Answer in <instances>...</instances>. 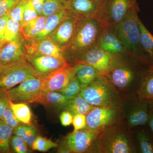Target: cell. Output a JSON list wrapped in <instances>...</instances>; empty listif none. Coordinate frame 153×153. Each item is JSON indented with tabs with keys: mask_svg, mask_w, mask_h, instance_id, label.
<instances>
[{
	"mask_svg": "<svg viewBox=\"0 0 153 153\" xmlns=\"http://www.w3.org/2000/svg\"><path fill=\"white\" fill-rule=\"evenodd\" d=\"M132 129L125 119L104 129L97 139L95 152L137 153Z\"/></svg>",
	"mask_w": 153,
	"mask_h": 153,
	"instance_id": "1",
	"label": "cell"
},
{
	"mask_svg": "<svg viewBox=\"0 0 153 153\" xmlns=\"http://www.w3.org/2000/svg\"><path fill=\"white\" fill-rule=\"evenodd\" d=\"M102 30L94 18L79 20L72 39L63 50L66 60L73 63L89 49L98 46Z\"/></svg>",
	"mask_w": 153,
	"mask_h": 153,
	"instance_id": "2",
	"label": "cell"
},
{
	"mask_svg": "<svg viewBox=\"0 0 153 153\" xmlns=\"http://www.w3.org/2000/svg\"><path fill=\"white\" fill-rule=\"evenodd\" d=\"M136 2L125 18L114 31L125 47L127 56L132 58L144 66H149L146 57L141 45L139 26L138 12Z\"/></svg>",
	"mask_w": 153,
	"mask_h": 153,
	"instance_id": "3",
	"label": "cell"
},
{
	"mask_svg": "<svg viewBox=\"0 0 153 153\" xmlns=\"http://www.w3.org/2000/svg\"><path fill=\"white\" fill-rule=\"evenodd\" d=\"M80 95L94 106L120 109L123 106V95L104 76L100 75L91 84L81 89Z\"/></svg>",
	"mask_w": 153,
	"mask_h": 153,
	"instance_id": "4",
	"label": "cell"
},
{
	"mask_svg": "<svg viewBox=\"0 0 153 153\" xmlns=\"http://www.w3.org/2000/svg\"><path fill=\"white\" fill-rule=\"evenodd\" d=\"M126 57L116 55L109 71L104 76L120 93L134 89L136 91L144 71L140 73L135 65L126 59Z\"/></svg>",
	"mask_w": 153,
	"mask_h": 153,
	"instance_id": "5",
	"label": "cell"
},
{
	"mask_svg": "<svg viewBox=\"0 0 153 153\" xmlns=\"http://www.w3.org/2000/svg\"><path fill=\"white\" fill-rule=\"evenodd\" d=\"M137 0H105L94 18L102 28L114 30L125 18Z\"/></svg>",
	"mask_w": 153,
	"mask_h": 153,
	"instance_id": "6",
	"label": "cell"
},
{
	"mask_svg": "<svg viewBox=\"0 0 153 153\" xmlns=\"http://www.w3.org/2000/svg\"><path fill=\"white\" fill-rule=\"evenodd\" d=\"M125 119L123 108L115 109L94 106L86 115V126L83 129L100 132L109 126Z\"/></svg>",
	"mask_w": 153,
	"mask_h": 153,
	"instance_id": "7",
	"label": "cell"
},
{
	"mask_svg": "<svg viewBox=\"0 0 153 153\" xmlns=\"http://www.w3.org/2000/svg\"><path fill=\"white\" fill-rule=\"evenodd\" d=\"M40 76L27 60L1 68L0 71V89L9 91L27 79Z\"/></svg>",
	"mask_w": 153,
	"mask_h": 153,
	"instance_id": "8",
	"label": "cell"
},
{
	"mask_svg": "<svg viewBox=\"0 0 153 153\" xmlns=\"http://www.w3.org/2000/svg\"><path fill=\"white\" fill-rule=\"evenodd\" d=\"M116 56L97 46L76 58L73 63L89 65L95 68L100 75L105 76L109 71Z\"/></svg>",
	"mask_w": 153,
	"mask_h": 153,
	"instance_id": "9",
	"label": "cell"
},
{
	"mask_svg": "<svg viewBox=\"0 0 153 153\" xmlns=\"http://www.w3.org/2000/svg\"><path fill=\"white\" fill-rule=\"evenodd\" d=\"M100 132L85 129L73 132L65 138L63 147L69 153L95 152L96 142Z\"/></svg>",
	"mask_w": 153,
	"mask_h": 153,
	"instance_id": "10",
	"label": "cell"
},
{
	"mask_svg": "<svg viewBox=\"0 0 153 153\" xmlns=\"http://www.w3.org/2000/svg\"><path fill=\"white\" fill-rule=\"evenodd\" d=\"M41 85L42 77L41 76L27 79L18 86L8 91L10 99L16 103L36 102L42 91Z\"/></svg>",
	"mask_w": 153,
	"mask_h": 153,
	"instance_id": "11",
	"label": "cell"
},
{
	"mask_svg": "<svg viewBox=\"0 0 153 153\" xmlns=\"http://www.w3.org/2000/svg\"><path fill=\"white\" fill-rule=\"evenodd\" d=\"M27 60L22 35L16 40L4 44L0 49V68L16 65Z\"/></svg>",
	"mask_w": 153,
	"mask_h": 153,
	"instance_id": "12",
	"label": "cell"
},
{
	"mask_svg": "<svg viewBox=\"0 0 153 153\" xmlns=\"http://www.w3.org/2000/svg\"><path fill=\"white\" fill-rule=\"evenodd\" d=\"M76 66H68L42 77V91H60L75 76Z\"/></svg>",
	"mask_w": 153,
	"mask_h": 153,
	"instance_id": "13",
	"label": "cell"
},
{
	"mask_svg": "<svg viewBox=\"0 0 153 153\" xmlns=\"http://www.w3.org/2000/svg\"><path fill=\"white\" fill-rule=\"evenodd\" d=\"M31 66L41 77L47 76L69 65L66 59L35 54L28 57Z\"/></svg>",
	"mask_w": 153,
	"mask_h": 153,
	"instance_id": "14",
	"label": "cell"
},
{
	"mask_svg": "<svg viewBox=\"0 0 153 153\" xmlns=\"http://www.w3.org/2000/svg\"><path fill=\"white\" fill-rule=\"evenodd\" d=\"M78 19L68 15L48 38L64 50L74 35Z\"/></svg>",
	"mask_w": 153,
	"mask_h": 153,
	"instance_id": "15",
	"label": "cell"
},
{
	"mask_svg": "<svg viewBox=\"0 0 153 153\" xmlns=\"http://www.w3.org/2000/svg\"><path fill=\"white\" fill-rule=\"evenodd\" d=\"M132 103L125 120L132 128L148 123L151 109L149 102L142 100L137 96Z\"/></svg>",
	"mask_w": 153,
	"mask_h": 153,
	"instance_id": "16",
	"label": "cell"
},
{
	"mask_svg": "<svg viewBox=\"0 0 153 153\" xmlns=\"http://www.w3.org/2000/svg\"><path fill=\"white\" fill-rule=\"evenodd\" d=\"M100 5L94 0H66V10L69 16L86 20L94 18Z\"/></svg>",
	"mask_w": 153,
	"mask_h": 153,
	"instance_id": "17",
	"label": "cell"
},
{
	"mask_svg": "<svg viewBox=\"0 0 153 153\" xmlns=\"http://www.w3.org/2000/svg\"><path fill=\"white\" fill-rule=\"evenodd\" d=\"M98 46L112 55L127 57L123 43L114 30L102 28Z\"/></svg>",
	"mask_w": 153,
	"mask_h": 153,
	"instance_id": "18",
	"label": "cell"
},
{
	"mask_svg": "<svg viewBox=\"0 0 153 153\" xmlns=\"http://www.w3.org/2000/svg\"><path fill=\"white\" fill-rule=\"evenodd\" d=\"M134 128L137 152L153 153V133L148 124Z\"/></svg>",
	"mask_w": 153,
	"mask_h": 153,
	"instance_id": "19",
	"label": "cell"
},
{
	"mask_svg": "<svg viewBox=\"0 0 153 153\" xmlns=\"http://www.w3.org/2000/svg\"><path fill=\"white\" fill-rule=\"evenodd\" d=\"M68 15L66 10H64L46 17L44 29L34 39L36 41H40L48 38Z\"/></svg>",
	"mask_w": 153,
	"mask_h": 153,
	"instance_id": "20",
	"label": "cell"
},
{
	"mask_svg": "<svg viewBox=\"0 0 153 153\" xmlns=\"http://www.w3.org/2000/svg\"><path fill=\"white\" fill-rule=\"evenodd\" d=\"M135 92L137 96L142 100H153V72L146 70L143 72Z\"/></svg>",
	"mask_w": 153,
	"mask_h": 153,
	"instance_id": "21",
	"label": "cell"
},
{
	"mask_svg": "<svg viewBox=\"0 0 153 153\" xmlns=\"http://www.w3.org/2000/svg\"><path fill=\"white\" fill-rule=\"evenodd\" d=\"M68 100L66 97L57 91H41L36 102L53 107L59 110L63 109Z\"/></svg>",
	"mask_w": 153,
	"mask_h": 153,
	"instance_id": "22",
	"label": "cell"
},
{
	"mask_svg": "<svg viewBox=\"0 0 153 153\" xmlns=\"http://www.w3.org/2000/svg\"><path fill=\"white\" fill-rule=\"evenodd\" d=\"M76 66L75 75L79 80L81 89L93 82L100 75L95 68L85 64H74Z\"/></svg>",
	"mask_w": 153,
	"mask_h": 153,
	"instance_id": "23",
	"label": "cell"
},
{
	"mask_svg": "<svg viewBox=\"0 0 153 153\" xmlns=\"http://www.w3.org/2000/svg\"><path fill=\"white\" fill-rule=\"evenodd\" d=\"M140 41L149 66L153 65V35L139 19Z\"/></svg>",
	"mask_w": 153,
	"mask_h": 153,
	"instance_id": "24",
	"label": "cell"
},
{
	"mask_svg": "<svg viewBox=\"0 0 153 153\" xmlns=\"http://www.w3.org/2000/svg\"><path fill=\"white\" fill-rule=\"evenodd\" d=\"M35 54L48 55L65 59L64 51L49 38L38 41Z\"/></svg>",
	"mask_w": 153,
	"mask_h": 153,
	"instance_id": "25",
	"label": "cell"
},
{
	"mask_svg": "<svg viewBox=\"0 0 153 153\" xmlns=\"http://www.w3.org/2000/svg\"><path fill=\"white\" fill-rule=\"evenodd\" d=\"M46 17L39 16L21 27V33L26 40L34 38L45 27Z\"/></svg>",
	"mask_w": 153,
	"mask_h": 153,
	"instance_id": "26",
	"label": "cell"
},
{
	"mask_svg": "<svg viewBox=\"0 0 153 153\" xmlns=\"http://www.w3.org/2000/svg\"><path fill=\"white\" fill-rule=\"evenodd\" d=\"M94 107L79 94L74 98L68 100L63 110L69 111L74 117L78 114L86 115Z\"/></svg>",
	"mask_w": 153,
	"mask_h": 153,
	"instance_id": "27",
	"label": "cell"
},
{
	"mask_svg": "<svg viewBox=\"0 0 153 153\" xmlns=\"http://www.w3.org/2000/svg\"><path fill=\"white\" fill-rule=\"evenodd\" d=\"M13 134L22 139L31 149L37 137L36 129L30 125H20L14 129Z\"/></svg>",
	"mask_w": 153,
	"mask_h": 153,
	"instance_id": "28",
	"label": "cell"
},
{
	"mask_svg": "<svg viewBox=\"0 0 153 153\" xmlns=\"http://www.w3.org/2000/svg\"><path fill=\"white\" fill-rule=\"evenodd\" d=\"M10 105L17 118L22 123L30 125L32 121V113L30 107L24 102H13L10 101Z\"/></svg>",
	"mask_w": 153,
	"mask_h": 153,
	"instance_id": "29",
	"label": "cell"
},
{
	"mask_svg": "<svg viewBox=\"0 0 153 153\" xmlns=\"http://www.w3.org/2000/svg\"><path fill=\"white\" fill-rule=\"evenodd\" d=\"M13 129L0 120V153L10 152V142Z\"/></svg>",
	"mask_w": 153,
	"mask_h": 153,
	"instance_id": "30",
	"label": "cell"
},
{
	"mask_svg": "<svg viewBox=\"0 0 153 153\" xmlns=\"http://www.w3.org/2000/svg\"><path fill=\"white\" fill-rule=\"evenodd\" d=\"M21 24L9 18L4 35V44L16 40L21 36Z\"/></svg>",
	"mask_w": 153,
	"mask_h": 153,
	"instance_id": "31",
	"label": "cell"
},
{
	"mask_svg": "<svg viewBox=\"0 0 153 153\" xmlns=\"http://www.w3.org/2000/svg\"><path fill=\"white\" fill-rule=\"evenodd\" d=\"M66 0H44L43 16L47 17L66 10Z\"/></svg>",
	"mask_w": 153,
	"mask_h": 153,
	"instance_id": "32",
	"label": "cell"
},
{
	"mask_svg": "<svg viewBox=\"0 0 153 153\" xmlns=\"http://www.w3.org/2000/svg\"><path fill=\"white\" fill-rule=\"evenodd\" d=\"M81 90L80 83L75 75L71 78L66 87L58 92L62 94L68 100H70L79 95Z\"/></svg>",
	"mask_w": 153,
	"mask_h": 153,
	"instance_id": "33",
	"label": "cell"
},
{
	"mask_svg": "<svg viewBox=\"0 0 153 153\" xmlns=\"http://www.w3.org/2000/svg\"><path fill=\"white\" fill-rule=\"evenodd\" d=\"M57 144L52 140L38 136L36 137L31 146L33 151H38L41 152H46L52 148H56Z\"/></svg>",
	"mask_w": 153,
	"mask_h": 153,
	"instance_id": "34",
	"label": "cell"
},
{
	"mask_svg": "<svg viewBox=\"0 0 153 153\" xmlns=\"http://www.w3.org/2000/svg\"><path fill=\"white\" fill-rule=\"evenodd\" d=\"M1 120L10 126L13 129L22 123L17 118L13 110L11 108L10 105H9L3 113Z\"/></svg>",
	"mask_w": 153,
	"mask_h": 153,
	"instance_id": "35",
	"label": "cell"
},
{
	"mask_svg": "<svg viewBox=\"0 0 153 153\" xmlns=\"http://www.w3.org/2000/svg\"><path fill=\"white\" fill-rule=\"evenodd\" d=\"M10 148L14 152L17 153H27L30 152L29 147L27 143L25 142L22 139L15 135L11 137Z\"/></svg>",
	"mask_w": 153,
	"mask_h": 153,
	"instance_id": "36",
	"label": "cell"
},
{
	"mask_svg": "<svg viewBox=\"0 0 153 153\" xmlns=\"http://www.w3.org/2000/svg\"><path fill=\"white\" fill-rule=\"evenodd\" d=\"M39 15L33 7L31 0H27L25 3L23 21L21 25H25L39 16Z\"/></svg>",
	"mask_w": 153,
	"mask_h": 153,
	"instance_id": "37",
	"label": "cell"
},
{
	"mask_svg": "<svg viewBox=\"0 0 153 153\" xmlns=\"http://www.w3.org/2000/svg\"><path fill=\"white\" fill-rule=\"evenodd\" d=\"M26 1L21 0L9 13L10 19L20 24L23 21V13Z\"/></svg>",
	"mask_w": 153,
	"mask_h": 153,
	"instance_id": "38",
	"label": "cell"
},
{
	"mask_svg": "<svg viewBox=\"0 0 153 153\" xmlns=\"http://www.w3.org/2000/svg\"><path fill=\"white\" fill-rule=\"evenodd\" d=\"M21 0H0V18L8 14Z\"/></svg>",
	"mask_w": 153,
	"mask_h": 153,
	"instance_id": "39",
	"label": "cell"
},
{
	"mask_svg": "<svg viewBox=\"0 0 153 153\" xmlns=\"http://www.w3.org/2000/svg\"><path fill=\"white\" fill-rule=\"evenodd\" d=\"M72 123L74 128L73 132L83 129L86 126V115L78 114L74 116Z\"/></svg>",
	"mask_w": 153,
	"mask_h": 153,
	"instance_id": "40",
	"label": "cell"
},
{
	"mask_svg": "<svg viewBox=\"0 0 153 153\" xmlns=\"http://www.w3.org/2000/svg\"><path fill=\"white\" fill-rule=\"evenodd\" d=\"M10 100L8 91L0 89V120Z\"/></svg>",
	"mask_w": 153,
	"mask_h": 153,
	"instance_id": "41",
	"label": "cell"
},
{
	"mask_svg": "<svg viewBox=\"0 0 153 153\" xmlns=\"http://www.w3.org/2000/svg\"><path fill=\"white\" fill-rule=\"evenodd\" d=\"M9 18V14L0 18V45L1 46L4 44V35L5 32L7 22Z\"/></svg>",
	"mask_w": 153,
	"mask_h": 153,
	"instance_id": "42",
	"label": "cell"
},
{
	"mask_svg": "<svg viewBox=\"0 0 153 153\" xmlns=\"http://www.w3.org/2000/svg\"><path fill=\"white\" fill-rule=\"evenodd\" d=\"M60 119L62 126H68L72 123L73 116L69 111H64L60 115Z\"/></svg>",
	"mask_w": 153,
	"mask_h": 153,
	"instance_id": "43",
	"label": "cell"
},
{
	"mask_svg": "<svg viewBox=\"0 0 153 153\" xmlns=\"http://www.w3.org/2000/svg\"><path fill=\"white\" fill-rule=\"evenodd\" d=\"M33 7L39 16H43L44 0H31Z\"/></svg>",
	"mask_w": 153,
	"mask_h": 153,
	"instance_id": "44",
	"label": "cell"
},
{
	"mask_svg": "<svg viewBox=\"0 0 153 153\" xmlns=\"http://www.w3.org/2000/svg\"><path fill=\"white\" fill-rule=\"evenodd\" d=\"M148 125L153 133V108L151 107L149 117L148 121Z\"/></svg>",
	"mask_w": 153,
	"mask_h": 153,
	"instance_id": "45",
	"label": "cell"
},
{
	"mask_svg": "<svg viewBox=\"0 0 153 153\" xmlns=\"http://www.w3.org/2000/svg\"><path fill=\"white\" fill-rule=\"evenodd\" d=\"M147 70L149 71H151V72H153V65L149 66L148 67Z\"/></svg>",
	"mask_w": 153,
	"mask_h": 153,
	"instance_id": "46",
	"label": "cell"
},
{
	"mask_svg": "<svg viewBox=\"0 0 153 153\" xmlns=\"http://www.w3.org/2000/svg\"><path fill=\"white\" fill-rule=\"evenodd\" d=\"M96 1L97 2V3H99L100 4H102L103 1H105V0H94Z\"/></svg>",
	"mask_w": 153,
	"mask_h": 153,
	"instance_id": "47",
	"label": "cell"
},
{
	"mask_svg": "<svg viewBox=\"0 0 153 153\" xmlns=\"http://www.w3.org/2000/svg\"><path fill=\"white\" fill-rule=\"evenodd\" d=\"M149 102L150 104L151 107L153 108V100Z\"/></svg>",
	"mask_w": 153,
	"mask_h": 153,
	"instance_id": "48",
	"label": "cell"
},
{
	"mask_svg": "<svg viewBox=\"0 0 153 153\" xmlns=\"http://www.w3.org/2000/svg\"><path fill=\"white\" fill-rule=\"evenodd\" d=\"M1 47H2V46H1V45H0V49H1Z\"/></svg>",
	"mask_w": 153,
	"mask_h": 153,
	"instance_id": "49",
	"label": "cell"
},
{
	"mask_svg": "<svg viewBox=\"0 0 153 153\" xmlns=\"http://www.w3.org/2000/svg\"><path fill=\"white\" fill-rule=\"evenodd\" d=\"M1 68H0V71H1Z\"/></svg>",
	"mask_w": 153,
	"mask_h": 153,
	"instance_id": "50",
	"label": "cell"
},
{
	"mask_svg": "<svg viewBox=\"0 0 153 153\" xmlns=\"http://www.w3.org/2000/svg\"><path fill=\"white\" fill-rule=\"evenodd\" d=\"M24 1H27V0H24Z\"/></svg>",
	"mask_w": 153,
	"mask_h": 153,
	"instance_id": "51",
	"label": "cell"
}]
</instances>
